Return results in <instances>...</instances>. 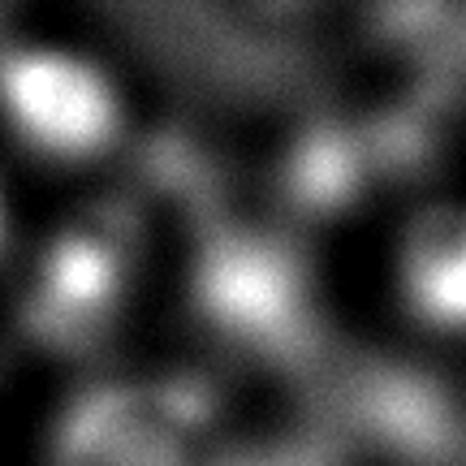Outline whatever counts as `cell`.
<instances>
[{"label":"cell","instance_id":"1","mask_svg":"<svg viewBox=\"0 0 466 466\" xmlns=\"http://www.w3.org/2000/svg\"><path fill=\"white\" fill-rule=\"evenodd\" d=\"M195 307L233 346L277 363H307L319 346L302 259L268 233L217 229L203 242Z\"/></svg>","mask_w":466,"mask_h":466},{"label":"cell","instance_id":"2","mask_svg":"<svg viewBox=\"0 0 466 466\" xmlns=\"http://www.w3.org/2000/svg\"><path fill=\"white\" fill-rule=\"evenodd\" d=\"M0 100L17 134L52 156H91L116 134V96L108 78L69 52H14L0 66Z\"/></svg>","mask_w":466,"mask_h":466},{"label":"cell","instance_id":"3","mask_svg":"<svg viewBox=\"0 0 466 466\" xmlns=\"http://www.w3.org/2000/svg\"><path fill=\"white\" fill-rule=\"evenodd\" d=\"M126 272V225L96 212L56 233L39 259L26 319L44 341L86 346L108 324Z\"/></svg>","mask_w":466,"mask_h":466},{"label":"cell","instance_id":"4","mask_svg":"<svg viewBox=\"0 0 466 466\" xmlns=\"http://www.w3.org/2000/svg\"><path fill=\"white\" fill-rule=\"evenodd\" d=\"M354 419L380 445L419 466L466 462V419L432 380L410 371H367L354 384Z\"/></svg>","mask_w":466,"mask_h":466},{"label":"cell","instance_id":"5","mask_svg":"<svg viewBox=\"0 0 466 466\" xmlns=\"http://www.w3.org/2000/svg\"><path fill=\"white\" fill-rule=\"evenodd\" d=\"M371 165L376 156L363 130H346L341 121H316L294 138V147L285 156V199L311 217L341 212L346 203L359 199Z\"/></svg>","mask_w":466,"mask_h":466},{"label":"cell","instance_id":"6","mask_svg":"<svg viewBox=\"0 0 466 466\" xmlns=\"http://www.w3.org/2000/svg\"><path fill=\"white\" fill-rule=\"evenodd\" d=\"M406 294L432 324H466V212L432 208L406 238Z\"/></svg>","mask_w":466,"mask_h":466}]
</instances>
